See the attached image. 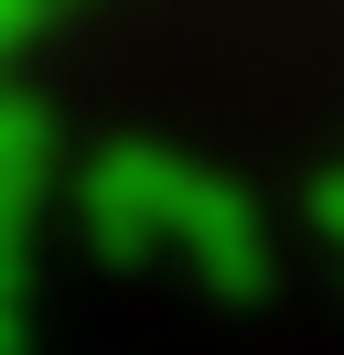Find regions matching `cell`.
Segmentation results:
<instances>
[{
  "label": "cell",
  "instance_id": "1",
  "mask_svg": "<svg viewBox=\"0 0 344 355\" xmlns=\"http://www.w3.org/2000/svg\"><path fill=\"white\" fill-rule=\"evenodd\" d=\"M183 194H194V162L162 151V140H108L76 173V216L97 237V259H119V269L183 237Z\"/></svg>",
  "mask_w": 344,
  "mask_h": 355
},
{
  "label": "cell",
  "instance_id": "2",
  "mask_svg": "<svg viewBox=\"0 0 344 355\" xmlns=\"http://www.w3.org/2000/svg\"><path fill=\"white\" fill-rule=\"evenodd\" d=\"M194 259V280L205 291H226V302H248L258 280H269V226H258V205L237 194L226 173H194V194H183V237H172Z\"/></svg>",
  "mask_w": 344,
  "mask_h": 355
},
{
  "label": "cell",
  "instance_id": "3",
  "mask_svg": "<svg viewBox=\"0 0 344 355\" xmlns=\"http://www.w3.org/2000/svg\"><path fill=\"white\" fill-rule=\"evenodd\" d=\"M43 173H54V108H33V97L0 87V194L33 205V194H43Z\"/></svg>",
  "mask_w": 344,
  "mask_h": 355
},
{
  "label": "cell",
  "instance_id": "4",
  "mask_svg": "<svg viewBox=\"0 0 344 355\" xmlns=\"http://www.w3.org/2000/svg\"><path fill=\"white\" fill-rule=\"evenodd\" d=\"M0 355H22V259H0Z\"/></svg>",
  "mask_w": 344,
  "mask_h": 355
},
{
  "label": "cell",
  "instance_id": "5",
  "mask_svg": "<svg viewBox=\"0 0 344 355\" xmlns=\"http://www.w3.org/2000/svg\"><path fill=\"white\" fill-rule=\"evenodd\" d=\"M312 226L344 248V173H322V183H312Z\"/></svg>",
  "mask_w": 344,
  "mask_h": 355
},
{
  "label": "cell",
  "instance_id": "6",
  "mask_svg": "<svg viewBox=\"0 0 344 355\" xmlns=\"http://www.w3.org/2000/svg\"><path fill=\"white\" fill-rule=\"evenodd\" d=\"M33 22H43V0H0V54H11L22 33H33Z\"/></svg>",
  "mask_w": 344,
  "mask_h": 355
}]
</instances>
